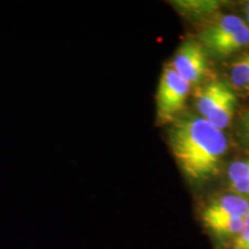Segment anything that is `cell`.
Wrapping results in <instances>:
<instances>
[{"label":"cell","instance_id":"obj_1","mask_svg":"<svg viewBox=\"0 0 249 249\" xmlns=\"http://www.w3.org/2000/svg\"><path fill=\"white\" fill-rule=\"evenodd\" d=\"M169 143L177 164L186 178L195 182L216 176L226 154L225 133L202 117H182L174 120Z\"/></svg>","mask_w":249,"mask_h":249},{"label":"cell","instance_id":"obj_4","mask_svg":"<svg viewBox=\"0 0 249 249\" xmlns=\"http://www.w3.org/2000/svg\"><path fill=\"white\" fill-rule=\"evenodd\" d=\"M249 211V201L236 194L224 195L205 208L202 219L214 218H245Z\"/></svg>","mask_w":249,"mask_h":249},{"label":"cell","instance_id":"obj_15","mask_svg":"<svg viewBox=\"0 0 249 249\" xmlns=\"http://www.w3.org/2000/svg\"><path fill=\"white\" fill-rule=\"evenodd\" d=\"M247 21H248V24H247V26H248V28H249V18H247Z\"/></svg>","mask_w":249,"mask_h":249},{"label":"cell","instance_id":"obj_3","mask_svg":"<svg viewBox=\"0 0 249 249\" xmlns=\"http://www.w3.org/2000/svg\"><path fill=\"white\" fill-rule=\"evenodd\" d=\"M169 66L189 86L195 85L207 71L204 50L197 42L186 40L179 46Z\"/></svg>","mask_w":249,"mask_h":249},{"label":"cell","instance_id":"obj_11","mask_svg":"<svg viewBox=\"0 0 249 249\" xmlns=\"http://www.w3.org/2000/svg\"><path fill=\"white\" fill-rule=\"evenodd\" d=\"M227 176L230 182L249 179V158L233 161L227 170Z\"/></svg>","mask_w":249,"mask_h":249},{"label":"cell","instance_id":"obj_9","mask_svg":"<svg viewBox=\"0 0 249 249\" xmlns=\"http://www.w3.org/2000/svg\"><path fill=\"white\" fill-rule=\"evenodd\" d=\"M204 225L218 235H238L244 227V218H214L203 220Z\"/></svg>","mask_w":249,"mask_h":249},{"label":"cell","instance_id":"obj_14","mask_svg":"<svg viewBox=\"0 0 249 249\" xmlns=\"http://www.w3.org/2000/svg\"><path fill=\"white\" fill-rule=\"evenodd\" d=\"M246 13H247V18H249V2L247 4V7H246Z\"/></svg>","mask_w":249,"mask_h":249},{"label":"cell","instance_id":"obj_8","mask_svg":"<svg viewBox=\"0 0 249 249\" xmlns=\"http://www.w3.org/2000/svg\"><path fill=\"white\" fill-rule=\"evenodd\" d=\"M247 45H249V28L248 26H246L231 36L217 40L214 43H211V44L208 45V48L214 52V53L227 55Z\"/></svg>","mask_w":249,"mask_h":249},{"label":"cell","instance_id":"obj_7","mask_svg":"<svg viewBox=\"0 0 249 249\" xmlns=\"http://www.w3.org/2000/svg\"><path fill=\"white\" fill-rule=\"evenodd\" d=\"M229 88L230 87L226 86L225 83L218 82V81H213L205 86V88H203L198 96L197 103H196V107H197L202 118H205L210 113Z\"/></svg>","mask_w":249,"mask_h":249},{"label":"cell","instance_id":"obj_10","mask_svg":"<svg viewBox=\"0 0 249 249\" xmlns=\"http://www.w3.org/2000/svg\"><path fill=\"white\" fill-rule=\"evenodd\" d=\"M231 80L235 87L249 89V54L235 61L231 67Z\"/></svg>","mask_w":249,"mask_h":249},{"label":"cell","instance_id":"obj_2","mask_svg":"<svg viewBox=\"0 0 249 249\" xmlns=\"http://www.w3.org/2000/svg\"><path fill=\"white\" fill-rule=\"evenodd\" d=\"M191 86L185 82L170 66L164 68L156 95V110L160 123L174 120L185 107Z\"/></svg>","mask_w":249,"mask_h":249},{"label":"cell","instance_id":"obj_13","mask_svg":"<svg viewBox=\"0 0 249 249\" xmlns=\"http://www.w3.org/2000/svg\"><path fill=\"white\" fill-rule=\"evenodd\" d=\"M240 130L241 135L244 136V139L249 143V111L248 112H242L240 114Z\"/></svg>","mask_w":249,"mask_h":249},{"label":"cell","instance_id":"obj_12","mask_svg":"<svg viewBox=\"0 0 249 249\" xmlns=\"http://www.w3.org/2000/svg\"><path fill=\"white\" fill-rule=\"evenodd\" d=\"M230 186H231V189L236 195H240L242 197L249 196V179L230 182Z\"/></svg>","mask_w":249,"mask_h":249},{"label":"cell","instance_id":"obj_5","mask_svg":"<svg viewBox=\"0 0 249 249\" xmlns=\"http://www.w3.org/2000/svg\"><path fill=\"white\" fill-rule=\"evenodd\" d=\"M246 26L247 24L242 18L235 17V15H225L207 30H204V33L202 34V42L208 46L211 43L233 35Z\"/></svg>","mask_w":249,"mask_h":249},{"label":"cell","instance_id":"obj_6","mask_svg":"<svg viewBox=\"0 0 249 249\" xmlns=\"http://www.w3.org/2000/svg\"><path fill=\"white\" fill-rule=\"evenodd\" d=\"M236 104V97L231 88L227 89L224 96L218 102L209 114L204 118L208 123L216 127L219 130H225L231 123L233 114H234Z\"/></svg>","mask_w":249,"mask_h":249}]
</instances>
